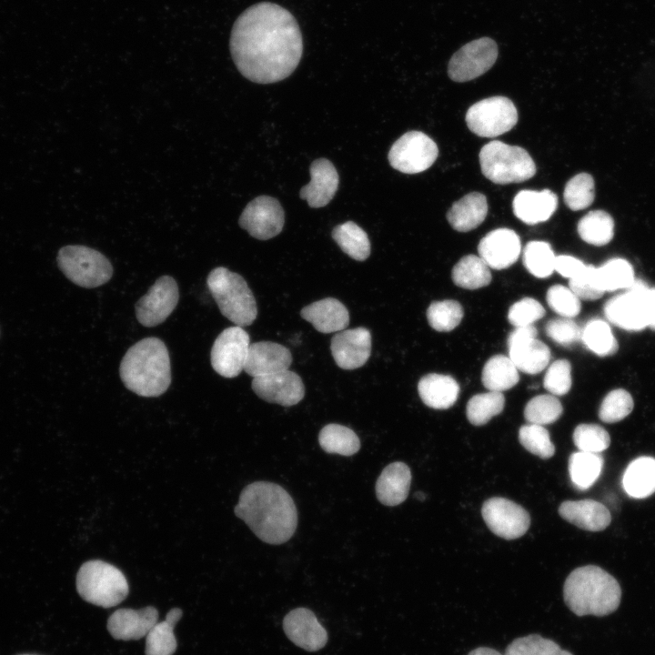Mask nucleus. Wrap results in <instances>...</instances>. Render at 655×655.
<instances>
[{
	"label": "nucleus",
	"instance_id": "1",
	"mask_svg": "<svg viewBox=\"0 0 655 655\" xmlns=\"http://www.w3.org/2000/svg\"><path fill=\"white\" fill-rule=\"evenodd\" d=\"M230 52L240 74L258 84L289 76L303 53V39L293 15L284 7L261 2L246 9L236 20Z\"/></svg>",
	"mask_w": 655,
	"mask_h": 655
},
{
	"label": "nucleus",
	"instance_id": "2",
	"mask_svg": "<svg viewBox=\"0 0 655 655\" xmlns=\"http://www.w3.org/2000/svg\"><path fill=\"white\" fill-rule=\"evenodd\" d=\"M234 512L262 541L287 542L297 526V511L288 492L281 486L256 481L240 493Z\"/></svg>",
	"mask_w": 655,
	"mask_h": 655
},
{
	"label": "nucleus",
	"instance_id": "3",
	"mask_svg": "<svg viewBox=\"0 0 655 655\" xmlns=\"http://www.w3.org/2000/svg\"><path fill=\"white\" fill-rule=\"evenodd\" d=\"M119 374L125 387L141 397H158L171 383L170 358L165 343L154 337L146 338L124 355Z\"/></svg>",
	"mask_w": 655,
	"mask_h": 655
},
{
	"label": "nucleus",
	"instance_id": "4",
	"mask_svg": "<svg viewBox=\"0 0 655 655\" xmlns=\"http://www.w3.org/2000/svg\"><path fill=\"white\" fill-rule=\"evenodd\" d=\"M567 607L577 616L602 617L615 611L621 590L617 579L594 565L579 567L569 573L563 586Z\"/></svg>",
	"mask_w": 655,
	"mask_h": 655
},
{
	"label": "nucleus",
	"instance_id": "5",
	"mask_svg": "<svg viewBox=\"0 0 655 655\" xmlns=\"http://www.w3.org/2000/svg\"><path fill=\"white\" fill-rule=\"evenodd\" d=\"M208 289L222 315L236 326L247 327L257 316L255 297L247 283L237 273L218 267L207 278Z\"/></svg>",
	"mask_w": 655,
	"mask_h": 655
},
{
	"label": "nucleus",
	"instance_id": "6",
	"mask_svg": "<svg viewBox=\"0 0 655 655\" xmlns=\"http://www.w3.org/2000/svg\"><path fill=\"white\" fill-rule=\"evenodd\" d=\"M76 590L86 601L103 608L122 602L129 587L123 572L112 564L96 559L85 562L76 575Z\"/></svg>",
	"mask_w": 655,
	"mask_h": 655
},
{
	"label": "nucleus",
	"instance_id": "7",
	"mask_svg": "<svg viewBox=\"0 0 655 655\" xmlns=\"http://www.w3.org/2000/svg\"><path fill=\"white\" fill-rule=\"evenodd\" d=\"M479 156L482 174L495 184L520 183L536 174L533 159L520 146L493 140L482 146Z\"/></svg>",
	"mask_w": 655,
	"mask_h": 655
},
{
	"label": "nucleus",
	"instance_id": "8",
	"mask_svg": "<svg viewBox=\"0 0 655 655\" xmlns=\"http://www.w3.org/2000/svg\"><path fill=\"white\" fill-rule=\"evenodd\" d=\"M56 261L70 281L86 288L100 287L113 275L110 261L99 251L86 246L63 247L58 251Z\"/></svg>",
	"mask_w": 655,
	"mask_h": 655
},
{
	"label": "nucleus",
	"instance_id": "9",
	"mask_svg": "<svg viewBox=\"0 0 655 655\" xmlns=\"http://www.w3.org/2000/svg\"><path fill=\"white\" fill-rule=\"evenodd\" d=\"M465 120L469 129L480 137H496L510 129L518 122V111L513 102L505 96H492L473 104Z\"/></svg>",
	"mask_w": 655,
	"mask_h": 655
},
{
	"label": "nucleus",
	"instance_id": "10",
	"mask_svg": "<svg viewBox=\"0 0 655 655\" xmlns=\"http://www.w3.org/2000/svg\"><path fill=\"white\" fill-rule=\"evenodd\" d=\"M438 156V146L428 136L420 131H409L392 145L388 158L394 169L417 174L429 168Z\"/></svg>",
	"mask_w": 655,
	"mask_h": 655
},
{
	"label": "nucleus",
	"instance_id": "11",
	"mask_svg": "<svg viewBox=\"0 0 655 655\" xmlns=\"http://www.w3.org/2000/svg\"><path fill=\"white\" fill-rule=\"evenodd\" d=\"M498 55V45L492 38L484 36L470 41L451 56L448 75L458 83L473 80L492 67Z\"/></svg>",
	"mask_w": 655,
	"mask_h": 655
},
{
	"label": "nucleus",
	"instance_id": "12",
	"mask_svg": "<svg viewBox=\"0 0 655 655\" xmlns=\"http://www.w3.org/2000/svg\"><path fill=\"white\" fill-rule=\"evenodd\" d=\"M649 287L640 279H635L627 291L610 298L604 306V314L613 325L630 331H639L648 327L646 295Z\"/></svg>",
	"mask_w": 655,
	"mask_h": 655
},
{
	"label": "nucleus",
	"instance_id": "13",
	"mask_svg": "<svg viewBox=\"0 0 655 655\" xmlns=\"http://www.w3.org/2000/svg\"><path fill=\"white\" fill-rule=\"evenodd\" d=\"M248 333L239 326L224 329L216 338L210 352L213 369L220 376L232 378L244 370L250 346Z\"/></svg>",
	"mask_w": 655,
	"mask_h": 655
},
{
	"label": "nucleus",
	"instance_id": "14",
	"mask_svg": "<svg viewBox=\"0 0 655 655\" xmlns=\"http://www.w3.org/2000/svg\"><path fill=\"white\" fill-rule=\"evenodd\" d=\"M481 514L488 528L505 539H515L523 536L530 525L529 512L505 498L487 499L482 505Z\"/></svg>",
	"mask_w": 655,
	"mask_h": 655
},
{
	"label": "nucleus",
	"instance_id": "15",
	"mask_svg": "<svg viewBox=\"0 0 655 655\" xmlns=\"http://www.w3.org/2000/svg\"><path fill=\"white\" fill-rule=\"evenodd\" d=\"M179 299L178 286L170 276H162L136 304V317L146 328L163 323L174 311Z\"/></svg>",
	"mask_w": 655,
	"mask_h": 655
},
{
	"label": "nucleus",
	"instance_id": "16",
	"mask_svg": "<svg viewBox=\"0 0 655 655\" xmlns=\"http://www.w3.org/2000/svg\"><path fill=\"white\" fill-rule=\"evenodd\" d=\"M509 357L519 371L538 374L548 366L551 353L549 347L537 339V329L531 326L515 328L508 338Z\"/></svg>",
	"mask_w": 655,
	"mask_h": 655
},
{
	"label": "nucleus",
	"instance_id": "17",
	"mask_svg": "<svg viewBox=\"0 0 655 655\" xmlns=\"http://www.w3.org/2000/svg\"><path fill=\"white\" fill-rule=\"evenodd\" d=\"M238 222L253 237L267 240L282 231L285 214L278 200L268 196H259L246 206Z\"/></svg>",
	"mask_w": 655,
	"mask_h": 655
},
{
	"label": "nucleus",
	"instance_id": "18",
	"mask_svg": "<svg viewBox=\"0 0 655 655\" xmlns=\"http://www.w3.org/2000/svg\"><path fill=\"white\" fill-rule=\"evenodd\" d=\"M251 387L263 400L289 407L297 404L305 396L301 378L291 370H284L253 378Z\"/></svg>",
	"mask_w": 655,
	"mask_h": 655
},
{
	"label": "nucleus",
	"instance_id": "19",
	"mask_svg": "<svg viewBox=\"0 0 655 655\" xmlns=\"http://www.w3.org/2000/svg\"><path fill=\"white\" fill-rule=\"evenodd\" d=\"M330 349L336 364L342 369L362 367L371 353V334L365 328L341 330L333 336Z\"/></svg>",
	"mask_w": 655,
	"mask_h": 655
},
{
	"label": "nucleus",
	"instance_id": "20",
	"mask_svg": "<svg viewBox=\"0 0 655 655\" xmlns=\"http://www.w3.org/2000/svg\"><path fill=\"white\" fill-rule=\"evenodd\" d=\"M283 630L294 644L307 651H317L328 641L327 630L306 608L290 610L283 620Z\"/></svg>",
	"mask_w": 655,
	"mask_h": 655
},
{
	"label": "nucleus",
	"instance_id": "21",
	"mask_svg": "<svg viewBox=\"0 0 655 655\" xmlns=\"http://www.w3.org/2000/svg\"><path fill=\"white\" fill-rule=\"evenodd\" d=\"M521 243L519 235L509 228L489 232L479 243V257L493 269H505L519 258Z\"/></svg>",
	"mask_w": 655,
	"mask_h": 655
},
{
	"label": "nucleus",
	"instance_id": "22",
	"mask_svg": "<svg viewBox=\"0 0 655 655\" xmlns=\"http://www.w3.org/2000/svg\"><path fill=\"white\" fill-rule=\"evenodd\" d=\"M292 363L289 349L271 341L250 344L244 371L253 377L287 370Z\"/></svg>",
	"mask_w": 655,
	"mask_h": 655
},
{
	"label": "nucleus",
	"instance_id": "23",
	"mask_svg": "<svg viewBox=\"0 0 655 655\" xmlns=\"http://www.w3.org/2000/svg\"><path fill=\"white\" fill-rule=\"evenodd\" d=\"M158 611L148 606L140 610L119 609L110 615L107 630L116 640H139L157 622Z\"/></svg>",
	"mask_w": 655,
	"mask_h": 655
},
{
	"label": "nucleus",
	"instance_id": "24",
	"mask_svg": "<svg viewBox=\"0 0 655 655\" xmlns=\"http://www.w3.org/2000/svg\"><path fill=\"white\" fill-rule=\"evenodd\" d=\"M310 182L299 192L309 207L317 208L327 206L334 197L338 186V174L334 165L326 158H318L310 165Z\"/></svg>",
	"mask_w": 655,
	"mask_h": 655
},
{
	"label": "nucleus",
	"instance_id": "25",
	"mask_svg": "<svg viewBox=\"0 0 655 655\" xmlns=\"http://www.w3.org/2000/svg\"><path fill=\"white\" fill-rule=\"evenodd\" d=\"M562 519L576 527L588 531H600L610 523L609 509L593 499L566 500L559 507Z\"/></svg>",
	"mask_w": 655,
	"mask_h": 655
},
{
	"label": "nucleus",
	"instance_id": "26",
	"mask_svg": "<svg viewBox=\"0 0 655 655\" xmlns=\"http://www.w3.org/2000/svg\"><path fill=\"white\" fill-rule=\"evenodd\" d=\"M558 207V196L549 189L521 190L514 197V215L528 225H536L550 218Z\"/></svg>",
	"mask_w": 655,
	"mask_h": 655
},
{
	"label": "nucleus",
	"instance_id": "27",
	"mask_svg": "<svg viewBox=\"0 0 655 655\" xmlns=\"http://www.w3.org/2000/svg\"><path fill=\"white\" fill-rule=\"evenodd\" d=\"M300 316L324 334L344 330L349 323L348 310L333 297L323 298L304 307Z\"/></svg>",
	"mask_w": 655,
	"mask_h": 655
},
{
	"label": "nucleus",
	"instance_id": "28",
	"mask_svg": "<svg viewBox=\"0 0 655 655\" xmlns=\"http://www.w3.org/2000/svg\"><path fill=\"white\" fill-rule=\"evenodd\" d=\"M411 483L408 466L396 461L386 466L376 482V495L385 506H397L407 499Z\"/></svg>",
	"mask_w": 655,
	"mask_h": 655
},
{
	"label": "nucleus",
	"instance_id": "29",
	"mask_svg": "<svg viewBox=\"0 0 655 655\" xmlns=\"http://www.w3.org/2000/svg\"><path fill=\"white\" fill-rule=\"evenodd\" d=\"M459 385L448 375L430 373L423 376L418 384V395L425 405L435 409L452 407L459 395Z\"/></svg>",
	"mask_w": 655,
	"mask_h": 655
},
{
	"label": "nucleus",
	"instance_id": "30",
	"mask_svg": "<svg viewBox=\"0 0 655 655\" xmlns=\"http://www.w3.org/2000/svg\"><path fill=\"white\" fill-rule=\"evenodd\" d=\"M488 210L486 196L479 192H471L451 206L447 213V219L455 230L469 232L484 221Z\"/></svg>",
	"mask_w": 655,
	"mask_h": 655
},
{
	"label": "nucleus",
	"instance_id": "31",
	"mask_svg": "<svg viewBox=\"0 0 655 655\" xmlns=\"http://www.w3.org/2000/svg\"><path fill=\"white\" fill-rule=\"evenodd\" d=\"M622 485L625 492L634 499H644L655 492V458L640 457L627 467Z\"/></svg>",
	"mask_w": 655,
	"mask_h": 655
},
{
	"label": "nucleus",
	"instance_id": "32",
	"mask_svg": "<svg viewBox=\"0 0 655 655\" xmlns=\"http://www.w3.org/2000/svg\"><path fill=\"white\" fill-rule=\"evenodd\" d=\"M519 380V369L509 357L504 355L492 356L482 369L481 381L489 391L508 390Z\"/></svg>",
	"mask_w": 655,
	"mask_h": 655
},
{
	"label": "nucleus",
	"instance_id": "33",
	"mask_svg": "<svg viewBox=\"0 0 655 655\" xmlns=\"http://www.w3.org/2000/svg\"><path fill=\"white\" fill-rule=\"evenodd\" d=\"M451 277L455 285L470 290L486 287L491 281L489 267L476 255L461 257L454 266Z\"/></svg>",
	"mask_w": 655,
	"mask_h": 655
},
{
	"label": "nucleus",
	"instance_id": "34",
	"mask_svg": "<svg viewBox=\"0 0 655 655\" xmlns=\"http://www.w3.org/2000/svg\"><path fill=\"white\" fill-rule=\"evenodd\" d=\"M580 238L588 244L602 247L613 237L614 221L603 210H592L583 216L577 226Z\"/></svg>",
	"mask_w": 655,
	"mask_h": 655
},
{
	"label": "nucleus",
	"instance_id": "35",
	"mask_svg": "<svg viewBox=\"0 0 655 655\" xmlns=\"http://www.w3.org/2000/svg\"><path fill=\"white\" fill-rule=\"evenodd\" d=\"M603 467L599 453L578 451L569 458V474L571 482L579 489L590 488L600 477Z\"/></svg>",
	"mask_w": 655,
	"mask_h": 655
},
{
	"label": "nucleus",
	"instance_id": "36",
	"mask_svg": "<svg viewBox=\"0 0 655 655\" xmlns=\"http://www.w3.org/2000/svg\"><path fill=\"white\" fill-rule=\"evenodd\" d=\"M318 442L327 453L352 456L360 448L357 434L348 427L328 424L319 432Z\"/></svg>",
	"mask_w": 655,
	"mask_h": 655
},
{
	"label": "nucleus",
	"instance_id": "37",
	"mask_svg": "<svg viewBox=\"0 0 655 655\" xmlns=\"http://www.w3.org/2000/svg\"><path fill=\"white\" fill-rule=\"evenodd\" d=\"M332 237L342 251L355 260L364 261L370 254L367 233L352 221L337 226L332 231Z\"/></svg>",
	"mask_w": 655,
	"mask_h": 655
},
{
	"label": "nucleus",
	"instance_id": "38",
	"mask_svg": "<svg viewBox=\"0 0 655 655\" xmlns=\"http://www.w3.org/2000/svg\"><path fill=\"white\" fill-rule=\"evenodd\" d=\"M581 340L590 350L600 357L611 356L619 348L609 324L599 318L586 323L581 331Z\"/></svg>",
	"mask_w": 655,
	"mask_h": 655
},
{
	"label": "nucleus",
	"instance_id": "39",
	"mask_svg": "<svg viewBox=\"0 0 655 655\" xmlns=\"http://www.w3.org/2000/svg\"><path fill=\"white\" fill-rule=\"evenodd\" d=\"M504 405L502 392L488 391L474 395L467 404V418L474 426L485 425L503 410Z\"/></svg>",
	"mask_w": 655,
	"mask_h": 655
},
{
	"label": "nucleus",
	"instance_id": "40",
	"mask_svg": "<svg viewBox=\"0 0 655 655\" xmlns=\"http://www.w3.org/2000/svg\"><path fill=\"white\" fill-rule=\"evenodd\" d=\"M556 256L545 241H530L523 249V264L536 277L545 278L554 271Z\"/></svg>",
	"mask_w": 655,
	"mask_h": 655
},
{
	"label": "nucleus",
	"instance_id": "41",
	"mask_svg": "<svg viewBox=\"0 0 655 655\" xmlns=\"http://www.w3.org/2000/svg\"><path fill=\"white\" fill-rule=\"evenodd\" d=\"M600 284L605 292L628 288L634 282V270L629 261L612 258L597 267Z\"/></svg>",
	"mask_w": 655,
	"mask_h": 655
},
{
	"label": "nucleus",
	"instance_id": "42",
	"mask_svg": "<svg viewBox=\"0 0 655 655\" xmlns=\"http://www.w3.org/2000/svg\"><path fill=\"white\" fill-rule=\"evenodd\" d=\"M464 316L460 303L453 299L432 302L427 309L429 326L439 332H448L458 327Z\"/></svg>",
	"mask_w": 655,
	"mask_h": 655
},
{
	"label": "nucleus",
	"instance_id": "43",
	"mask_svg": "<svg viewBox=\"0 0 655 655\" xmlns=\"http://www.w3.org/2000/svg\"><path fill=\"white\" fill-rule=\"evenodd\" d=\"M563 198L566 206L573 211L589 207L595 198V185L591 175L579 173L571 177L565 186Z\"/></svg>",
	"mask_w": 655,
	"mask_h": 655
},
{
	"label": "nucleus",
	"instance_id": "44",
	"mask_svg": "<svg viewBox=\"0 0 655 655\" xmlns=\"http://www.w3.org/2000/svg\"><path fill=\"white\" fill-rule=\"evenodd\" d=\"M562 411V405L554 395H539L526 404L524 418L529 424L544 426L557 421Z\"/></svg>",
	"mask_w": 655,
	"mask_h": 655
},
{
	"label": "nucleus",
	"instance_id": "45",
	"mask_svg": "<svg viewBox=\"0 0 655 655\" xmlns=\"http://www.w3.org/2000/svg\"><path fill=\"white\" fill-rule=\"evenodd\" d=\"M504 655H572L562 650L555 641L530 634L515 639L506 649Z\"/></svg>",
	"mask_w": 655,
	"mask_h": 655
},
{
	"label": "nucleus",
	"instance_id": "46",
	"mask_svg": "<svg viewBox=\"0 0 655 655\" xmlns=\"http://www.w3.org/2000/svg\"><path fill=\"white\" fill-rule=\"evenodd\" d=\"M519 440L524 448L543 459L555 454V447L549 431L540 425L528 424L520 427Z\"/></svg>",
	"mask_w": 655,
	"mask_h": 655
},
{
	"label": "nucleus",
	"instance_id": "47",
	"mask_svg": "<svg viewBox=\"0 0 655 655\" xmlns=\"http://www.w3.org/2000/svg\"><path fill=\"white\" fill-rule=\"evenodd\" d=\"M176 624L165 620L156 622L146 636V655H173L176 650Z\"/></svg>",
	"mask_w": 655,
	"mask_h": 655
},
{
	"label": "nucleus",
	"instance_id": "48",
	"mask_svg": "<svg viewBox=\"0 0 655 655\" xmlns=\"http://www.w3.org/2000/svg\"><path fill=\"white\" fill-rule=\"evenodd\" d=\"M634 402L630 394L622 388L609 392L603 398L599 418L606 423H615L625 418L633 409Z\"/></svg>",
	"mask_w": 655,
	"mask_h": 655
},
{
	"label": "nucleus",
	"instance_id": "49",
	"mask_svg": "<svg viewBox=\"0 0 655 655\" xmlns=\"http://www.w3.org/2000/svg\"><path fill=\"white\" fill-rule=\"evenodd\" d=\"M573 442L580 451L600 453L609 448V433L597 424H579L573 431Z\"/></svg>",
	"mask_w": 655,
	"mask_h": 655
},
{
	"label": "nucleus",
	"instance_id": "50",
	"mask_svg": "<svg viewBox=\"0 0 655 655\" xmlns=\"http://www.w3.org/2000/svg\"><path fill=\"white\" fill-rule=\"evenodd\" d=\"M546 298L549 307L560 317L571 318L580 312V299L569 287L554 285L548 289Z\"/></svg>",
	"mask_w": 655,
	"mask_h": 655
},
{
	"label": "nucleus",
	"instance_id": "51",
	"mask_svg": "<svg viewBox=\"0 0 655 655\" xmlns=\"http://www.w3.org/2000/svg\"><path fill=\"white\" fill-rule=\"evenodd\" d=\"M569 287L582 300H596L605 293L598 278L597 267L592 265H586L578 276L570 278Z\"/></svg>",
	"mask_w": 655,
	"mask_h": 655
},
{
	"label": "nucleus",
	"instance_id": "52",
	"mask_svg": "<svg viewBox=\"0 0 655 655\" xmlns=\"http://www.w3.org/2000/svg\"><path fill=\"white\" fill-rule=\"evenodd\" d=\"M571 383V365L567 359L554 361L549 367L543 380L544 388L554 396L567 394Z\"/></svg>",
	"mask_w": 655,
	"mask_h": 655
},
{
	"label": "nucleus",
	"instance_id": "53",
	"mask_svg": "<svg viewBox=\"0 0 655 655\" xmlns=\"http://www.w3.org/2000/svg\"><path fill=\"white\" fill-rule=\"evenodd\" d=\"M545 315L543 306L532 297H524L509 309V322L515 328L531 326Z\"/></svg>",
	"mask_w": 655,
	"mask_h": 655
},
{
	"label": "nucleus",
	"instance_id": "54",
	"mask_svg": "<svg viewBox=\"0 0 655 655\" xmlns=\"http://www.w3.org/2000/svg\"><path fill=\"white\" fill-rule=\"evenodd\" d=\"M581 331L582 328L569 317L553 318L545 326L547 336L563 347H569L581 340Z\"/></svg>",
	"mask_w": 655,
	"mask_h": 655
},
{
	"label": "nucleus",
	"instance_id": "55",
	"mask_svg": "<svg viewBox=\"0 0 655 655\" xmlns=\"http://www.w3.org/2000/svg\"><path fill=\"white\" fill-rule=\"evenodd\" d=\"M585 267L586 265L581 260L571 256L560 255L556 257L554 271L570 279L578 276Z\"/></svg>",
	"mask_w": 655,
	"mask_h": 655
},
{
	"label": "nucleus",
	"instance_id": "56",
	"mask_svg": "<svg viewBox=\"0 0 655 655\" xmlns=\"http://www.w3.org/2000/svg\"><path fill=\"white\" fill-rule=\"evenodd\" d=\"M648 327L655 330V288H649L646 295Z\"/></svg>",
	"mask_w": 655,
	"mask_h": 655
},
{
	"label": "nucleus",
	"instance_id": "57",
	"mask_svg": "<svg viewBox=\"0 0 655 655\" xmlns=\"http://www.w3.org/2000/svg\"><path fill=\"white\" fill-rule=\"evenodd\" d=\"M468 655H504L501 654L499 651L488 648V647H479L473 650H471Z\"/></svg>",
	"mask_w": 655,
	"mask_h": 655
},
{
	"label": "nucleus",
	"instance_id": "58",
	"mask_svg": "<svg viewBox=\"0 0 655 655\" xmlns=\"http://www.w3.org/2000/svg\"><path fill=\"white\" fill-rule=\"evenodd\" d=\"M416 498H417L418 499H419V500H424L425 498H426V496H425L424 493L418 491V492L416 493Z\"/></svg>",
	"mask_w": 655,
	"mask_h": 655
},
{
	"label": "nucleus",
	"instance_id": "59",
	"mask_svg": "<svg viewBox=\"0 0 655 655\" xmlns=\"http://www.w3.org/2000/svg\"><path fill=\"white\" fill-rule=\"evenodd\" d=\"M22 655H34V654H22Z\"/></svg>",
	"mask_w": 655,
	"mask_h": 655
}]
</instances>
